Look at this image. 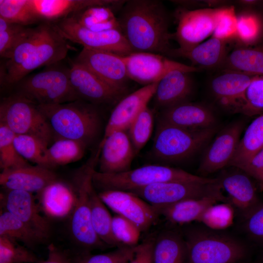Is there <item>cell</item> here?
I'll return each mask as SVG.
<instances>
[{
  "instance_id": "cell-53",
  "label": "cell",
  "mask_w": 263,
  "mask_h": 263,
  "mask_svg": "<svg viewBox=\"0 0 263 263\" xmlns=\"http://www.w3.org/2000/svg\"><path fill=\"white\" fill-rule=\"evenodd\" d=\"M262 262H263V257L262 258Z\"/></svg>"
},
{
  "instance_id": "cell-3",
  "label": "cell",
  "mask_w": 263,
  "mask_h": 263,
  "mask_svg": "<svg viewBox=\"0 0 263 263\" xmlns=\"http://www.w3.org/2000/svg\"><path fill=\"white\" fill-rule=\"evenodd\" d=\"M184 225L188 263H241L249 256L248 245L233 234L203 224Z\"/></svg>"
},
{
  "instance_id": "cell-20",
  "label": "cell",
  "mask_w": 263,
  "mask_h": 263,
  "mask_svg": "<svg viewBox=\"0 0 263 263\" xmlns=\"http://www.w3.org/2000/svg\"><path fill=\"white\" fill-rule=\"evenodd\" d=\"M99 147L98 171L113 174L131 169L135 153L129 136L125 131L112 133L102 139Z\"/></svg>"
},
{
  "instance_id": "cell-45",
  "label": "cell",
  "mask_w": 263,
  "mask_h": 263,
  "mask_svg": "<svg viewBox=\"0 0 263 263\" xmlns=\"http://www.w3.org/2000/svg\"><path fill=\"white\" fill-rule=\"evenodd\" d=\"M234 214L227 203H217L207 210L199 222L211 229L224 230L232 224Z\"/></svg>"
},
{
  "instance_id": "cell-30",
  "label": "cell",
  "mask_w": 263,
  "mask_h": 263,
  "mask_svg": "<svg viewBox=\"0 0 263 263\" xmlns=\"http://www.w3.org/2000/svg\"><path fill=\"white\" fill-rule=\"evenodd\" d=\"M152 263H188L187 245L181 231L167 228L155 235Z\"/></svg>"
},
{
  "instance_id": "cell-13",
  "label": "cell",
  "mask_w": 263,
  "mask_h": 263,
  "mask_svg": "<svg viewBox=\"0 0 263 263\" xmlns=\"http://www.w3.org/2000/svg\"><path fill=\"white\" fill-rule=\"evenodd\" d=\"M124 57L129 78L144 86L159 82L172 71L189 73L199 71L198 67L171 60L156 53L133 52Z\"/></svg>"
},
{
  "instance_id": "cell-28",
  "label": "cell",
  "mask_w": 263,
  "mask_h": 263,
  "mask_svg": "<svg viewBox=\"0 0 263 263\" xmlns=\"http://www.w3.org/2000/svg\"><path fill=\"white\" fill-rule=\"evenodd\" d=\"M193 84L189 73L172 71L158 82L154 95L156 106L163 109L188 101L192 93Z\"/></svg>"
},
{
  "instance_id": "cell-27",
  "label": "cell",
  "mask_w": 263,
  "mask_h": 263,
  "mask_svg": "<svg viewBox=\"0 0 263 263\" xmlns=\"http://www.w3.org/2000/svg\"><path fill=\"white\" fill-rule=\"evenodd\" d=\"M226 197L211 196L183 200L167 206L155 207L160 216L170 224L184 225L199 222L203 215L212 206L220 202L226 203Z\"/></svg>"
},
{
  "instance_id": "cell-46",
  "label": "cell",
  "mask_w": 263,
  "mask_h": 263,
  "mask_svg": "<svg viewBox=\"0 0 263 263\" xmlns=\"http://www.w3.org/2000/svg\"><path fill=\"white\" fill-rule=\"evenodd\" d=\"M112 230L120 246H135L138 244L141 231L133 223L116 214L113 217Z\"/></svg>"
},
{
  "instance_id": "cell-39",
  "label": "cell",
  "mask_w": 263,
  "mask_h": 263,
  "mask_svg": "<svg viewBox=\"0 0 263 263\" xmlns=\"http://www.w3.org/2000/svg\"><path fill=\"white\" fill-rule=\"evenodd\" d=\"M16 134L0 123V167L1 171L29 165L17 151L14 144Z\"/></svg>"
},
{
  "instance_id": "cell-11",
  "label": "cell",
  "mask_w": 263,
  "mask_h": 263,
  "mask_svg": "<svg viewBox=\"0 0 263 263\" xmlns=\"http://www.w3.org/2000/svg\"><path fill=\"white\" fill-rule=\"evenodd\" d=\"M52 23L67 40L79 44L83 48L122 56L133 52L120 30L90 31L81 26L69 16Z\"/></svg>"
},
{
  "instance_id": "cell-40",
  "label": "cell",
  "mask_w": 263,
  "mask_h": 263,
  "mask_svg": "<svg viewBox=\"0 0 263 263\" xmlns=\"http://www.w3.org/2000/svg\"><path fill=\"white\" fill-rule=\"evenodd\" d=\"M263 33V22L256 14L244 12L237 15L236 38L244 46H253Z\"/></svg>"
},
{
  "instance_id": "cell-25",
  "label": "cell",
  "mask_w": 263,
  "mask_h": 263,
  "mask_svg": "<svg viewBox=\"0 0 263 263\" xmlns=\"http://www.w3.org/2000/svg\"><path fill=\"white\" fill-rule=\"evenodd\" d=\"M159 121L185 129L200 130L215 127L216 118L207 106L186 101L163 109Z\"/></svg>"
},
{
  "instance_id": "cell-35",
  "label": "cell",
  "mask_w": 263,
  "mask_h": 263,
  "mask_svg": "<svg viewBox=\"0 0 263 263\" xmlns=\"http://www.w3.org/2000/svg\"><path fill=\"white\" fill-rule=\"evenodd\" d=\"M90 205L92 225L97 237L106 245L120 247L112 233L113 217L99 198L94 186L90 192Z\"/></svg>"
},
{
  "instance_id": "cell-5",
  "label": "cell",
  "mask_w": 263,
  "mask_h": 263,
  "mask_svg": "<svg viewBox=\"0 0 263 263\" xmlns=\"http://www.w3.org/2000/svg\"><path fill=\"white\" fill-rule=\"evenodd\" d=\"M93 183L100 191L116 190L131 191L158 183L187 181L213 183L217 178H210L189 173L182 169L160 165H149L119 173H105L95 170Z\"/></svg>"
},
{
  "instance_id": "cell-29",
  "label": "cell",
  "mask_w": 263,
  "mask_h": 263,
  "mask_svg": "<svg viewBox=\"0 0 263 263\" xmlns=\"http://www.w3.org/2000/svg\"><path fill=\"white\" fill-rule=\"evenodd\" d=\"M227 41L214 37L188 49L171 48L167 56L182 57L205 68L222 66L227 56Z\"/></svg>"
},
{
  "instance_id": "cell-6",
  "label": "cell",
  "mask_w": 263,
  "mask_h": 263,
  "mask_svg": "<svg viewBox=\"0 0 263 263\" xmlns=\"http://www.w3.org/2000/svg\"><path fill=\"white\" fill-rule=\"evenodd\" d=\"M60 62L18 82V94L37 105L61 104L79 100L71 84L69 67Z\"/></svg>"
},
{
  "instance_id": "cell-1",
  "label": "cell",
  "mask_w": 263,
  "mask_h": 263,
  "mask_svg": "<svg viewBox=\"0 0 263 263\" xmlns=\"http://www.w3.org/2000/svg\"><path fill=\"white\" fill-rule=\"evenodd\" d=\"M121 32L133 52L167 55L173 34L162 2L156 0L126 1L117 18Z\"/></svg>"
},
{
  "instance_id": "cell-34",
  "label": "cell",
  "mask_w": 263,
  "mask_h": 263,
  "mask_svg": "<svg viewBox=\"0 0 263 263\" xmlns=\"http://www.w3.org/2000/svg\"><path fill=\"white\" fill-rule=\"evenodd\" d=\"M0 237L20 242L28 248H33L46 239L10 213L1 210Z\"/></svg>"
},
{
  "instance_id": "cell-38",
  "label": "cell",
  "mask_w": 263,
  "mask_h": 263,
  "mask_svg": "<svg viewBox=\"0 0 263 263\" xmlns=\"http://www.w3.org/2000/svg\"><path fill=\"white\" fill-rule=\"evenodd\" d=\"M0 17L10 23L24 26L40 20L30 0H0Z\"/></svg>"
},
{
  "instance_id": "cell-23",
  "label": "cell",
  "mask_w": 263,
  "mask_h": 263,
  "mask_svg": "<svg viewBox=\"0 0 263 263\" xmlns=\"http://www.w3.org/2000/svg\"><path fill=\"white\" fill-rule=\"evenodd\" d=\"M43 214L49 220L70 218L76 199L75 188L58 179L52 182L36 197Z\"/></svg>"
},
{
  "instance_id": "cell-17",
  "label": "cell",
  "mask_w": 263,
  "mask_h": 263,
  "mask_svg": "<svg viewBox=\"0 0 263 263\" xmlns=\"http://www.w3.org/2000/svg\"><path fill=\"white\" fill-rule=\"evenodd\" d=\"M75 61L87 67L114 89L125 93L129 77L124 56L83 48Z\"/></svg>"
},
{
  "instance_id": "cell-18",
  "label": "cell",
  "mask_w": 263,
  "mask_h": 263,
  "mask_svg": "<svg viewBox=\"0 0 263 263\" xmlns=\"http://www.w3.org/2000/svg\"><path fill=\"white\" fill-rule=\"evenodd\" d=\"M0 206L34 229L46 240L51 230L49 219L42 214L33 193L19 190L4 189L0 195Z\"/></svg>"
},
{
  "instance_id": "cell-51",
  "label": "cell",
  "mask_w": 263,
  "mask_h": 263,
  "mask_svg": "<svg viewBox=\"0 0 263 263\" xmlns=\"http://www.w3.org/2000/svg\"><path fill=\"white\" fill-rule=\"evenodd\" d=\"M238 169L256 180L263 188V148Z\"/></svg>"
},
{
  "instance_id": "cell-44",
  "label": "cell",
  "mask_w": 263,
  "mask_h": 263,
  "mask_svg": "<svg viewBox=\"0 0 263 263\" xmlns=\"http://www.w3.org/2000/svg\"><path fill=\"white\" fill-rule=\"evenodd\" d=\"M40 262L25 246L7 238L0 237V263H39Z\"/></svg>"
},
{
  "instance_id": "cell-32",
  "label": "cell",
  "mask_w": 263,
  "mask_h": 263,
  "mask_svg": "<svg viewBox=\"0 0 263 263\" xmlns=\"http://www.w3.org/2000/svg\"><path fill=\"white\" fill-rule=\"evenodd\" d=\"M113 10L108 6L96 5L81 10L69 17L81 26L90 31H121Z\"/></svg>"
},
{
  "instance_id": "cell-9",
  "label": "cell",
  "mask_w": 263,
  "mask_h": 263,
  "mask_svg": "<svg viewBox=\"0 0 263 263\" xmlns=\"http://www.w3.org/2000/svg\"><path fill=\"white\" fill-rule=\"evenodd\" d=\"M0 123L16 134L35 136L48 144L55 135L38 105L18 94L6 97L1 102Z\"/></svg>"
},
{
  "instance_id": "cell-42",
  "label": "cell",
  "mask_w": 263,
  "mask_h": 263,
  "mask_svg": "<svg viewBox=\"0 0 263 263\" xmlns=\"http://www.w3.org/2000/svg\"><path fill=\"white\" fill-rule=\"evenodd\" d=\"M136 246H122L112 251L98 254L80 251L73 258V263H128L133 257Z\"/></svg>"
},
{
  "instance_id": "cell-21",
  "label": "cell",
  "mask_w": 263,
  "mask_h": 263,
  "mask_svg": "<svg viewBox=\"0 0 263 263\" xmlns=\"http://www.w3.org/2000/svg\"><path fill=\"white\" fill-rule=\"evenodd\" d=\"M158 82L144 86L118 101L110 115L103 139L115 132L129 129L153 97Z\"/></svg>"
},
{
  "instance_id": "cell-19",
  "label": "cell",
  "mask_w": 263,
  "mask_h": 263,
  "mask_svg": "<svg viewBox=\"0 0 263 263\" xmlns=\"http://www.w3.org/2000/svg\"><path fill=\"white\" fill-rule=\"evenodd\" d=\"M243 129L241 121L234 122L225 128L207 149L199 172L209 174L228 166L236 152Z\"/></svg>"
},
{
  "instance_id": "cell-41",
  "label": "cell",
  "mask_w": 263,
  "mask_h": 263,
  "mask_svg": "<svg viewBox=\"0 0 263 263\" xmlns=\"http://www.w3.org/2000/svg\"><path fill=\"white\" fill-rule=\"evenodd\" d=\"M153 126V112L147 106L139 113L128 129V135L135 154L140 151L149 140Z\"/></svg>"
},
{
  "instance_id": "cell-47",
  "label": "cell",
  "mask_w": 263,
  "mask_h": 263,
  "mask_svg": "<svg viewBox=\"0 0 263 263\" xmlns=\"http://www.w3.org/2000/svg\"><path fill=\"white\" fill-rule=\"evenodd\" d=\"M237 15L232 6L219 7L212 37L225 41L236 38Z\"/></svg>"
},
{
  "instance_id": "cell-12",
  "label": "cell",
  "mask_w": 263,
  "mask_h": 263,
  "mask_svg": "<svg viewBox=\"0 0 263 263\" xmlns=\"http://www.w3.org/2000/svg\"><path fill=\"white\" fill-rule=\"evenodd\" d=\"M219 7L190 10L181 8L175 13L176 32L173 34L179 48L188 50L212 36Z\"/></svg>"
},
{
  "instance_id": "cell-15",
  "label": "cell",
  "mask_w": 263,
  "mask_h": 263,
  "mask_svg": "<svg viewBox=\"0 0 263 263\" xmlns=\"http://www.w3.org/2000/svg\"><path fill=\"white\" fill-rule=\"evenodd\" d=\"M223 172L217 177L227 193L226 203L243 220L260 206L262 202L252 178L241 169Z\"/></svg>"
},
{
  "instance_id": "cell-4",
  "label": "cell",
  "mask_w": 263,
  "mask_h": 263,
  "mask_svg": "<svg viewBox=\"0 0 263 263\" xmlns=\"http://www.w3.org/2000/svg\"><path fill=\"white\" fill-rule=\"evenodd\" d=\"M38 106L58 138L79 141L87 145L98 133L100 119L94 104L77 100Z\"/></svg>"
},
{
  "instance_id": "cell-31",
  "label": "cell",
  "mask_w": 263,
  "mask_h": 263,
  "mask_svg": "<svg viewBox=\"0 0 263 263\" xmlns=\"http://www.w3.org/2000/svg\"><path fill=\"white\" fill-rule=\"evenodd\" d=\"M222 67L263 76V44L237 47L228 54Z\"/></svg>"
},
{
  "instance_id": "cell-50",
  "label": "cell",
  "mask_w": 263,
  "mask_h": 263,
  "mask_svg": "<svg viewBox=\"0 0 263 263\" xmlns=\"http://www.w3.org/2000/svg\"><path fill=\"white\" fill-rule=\"evenodd\" d=\"M154 235L146 238L135 248L132 258L128 263H152Z\"/></svg>"
},
{
  "instance_id": "cell-16",
  "label": "cell",
  "mask_w": 263,
  "mask_h": 263,
  "mask_svg": "<svg viewBox=\"0 0 263 263\" xmlns=\"http://www.w3.org/2000/svg\"><path fill=\"white\" fill-rule=\"evenodd\" d=\"M69 75L71 85L79 100L94 105L111 104L119 101L124 94L75 60L71 62Z\"/></svg>"
},
{
  "instance_id": "cell-26",
  "label": "cell",
  "mask_w": 263,
  "mask_h": 263,
  "mask_svg": "<svg viewBox=\"0 0 263 263\" xmlns=\"http://www.w3.org/2000/svg\"><path fill=\"white\" fill-rule=\"evenodd\" d=\"M40 20L54 22L86 8L106 5L113 10L122 8L126 0H30Z\"/></svg>"
},
{
  "instance_id": "cell-2",
  "label": "cell",
  "mask_w": 263,
  "mask_h": 263,
  "mask_svg": "<svg viewBox=\"0 0 263 263\" xmlns=\"http://www.w3.org/2000/svg\"><path fill=\"white\" fill-rule=\"evenodd\" d=\"M68 41L52 22L43 21L29 28L7 59L2 79L8 84H17L40 67L60 62L71 49Z\"/></svg>"
},
{
  "instance_id": "cell-8",
  "label": "cell",
  "mask_w": 263,
  "mask_h": 263,
  "mask_svg": "<svg viewBox=\"0 0 263 263\" xmlns=\"http://www.w3.org/2000/svg\"><path fill=\"white\" fill-rule=\"evenodd\" d=\"M99 152L77 174L75 189L76 199L73 211L69 218L71 237L81 249L90 251L106 245L97 237L92 225L90 205L91 190L93 187V174L99 158Z\"/></svg>"
},
{
  "instance_id": "cell-22",
  "label": "cell",
  "mask_w": 263,
  "mask_h": 263,
  "mask_svg": "<svg viewBox=\"0 0 263 263\" xmlns=\"http://www.w3.org/2000/svg\"><path fill=\"white\" fill-rule=\"evenodd\" d=\"M254 76L225 70L223 73L212 80L211 91L223 107L233 113H241L246 90Z\"/></svg>"
},
{
  "instance_id": "cell-52",
  "label": "cell",
  "mask_w": 263,
  "mask_h": 263,
  "mask_svg": "<svg viewBox=\"0 0 263 263\" xmlns=\"http://www.w3.org/2000/svg\"><path fill=\"white\" fill-rule=\"evenodd\" d=\"M39 263H73V260L68 253L51 244L48 246L47 258Z\"/></svg>"
},
{
  "instance_id": "cell-24",
  "label": "cell",
  "mask_w": 263,
  "mask_h": 263,
  "mask_svg": "<svg viewBox=\"0 0 263 263\" xmlns=\"http://www.w3.org/2000/svg\"><path fill=\"white\" fill-rule=\"evenodd\" d=\"M57 179L52 169L29 164L1 171L0 184L4 189L38 193Z\"/></svg>"
},
{
  "instance_id": "cell-48",
  "label": "cell",
  "mask_w": 263,
  "mask_h": 263,
  "mask_svg": "<svg viewBox=\"0 0 263 263\" xmlns=\"http://www.w3.org/2000/svg\"><path fill=\"white\" fill-rule=\"evenodd\" d=\"M241 113L252 116L263 113V76L255 75L245 94Z\"/></svg>"
},
{
  "instance_id": "cell-43",
  "label": "cell",
  "mask_w": 263,
  "mask_h": 263,
  "mask_svg": "<svg viewBox=\"0 0 263 263\" xmlns=\"http://www.w3.org/2000/svg\"><path fill=\"white\" fill-rule=\"evenodd\" d=\"M29 27L10 23L0 17V56L9 59L15 47L26 35Z\"/></svg>"
},
{
  "instance_id": "cell-33",
  "label": "cell",
  "mask_w": 263,
  "mask_h": 263,
  "mask_svg": "<svg viewBox=\"0 0 263 263\" xmlns=\"http://www.w3.org/2000/svg\"><path fill=\"white\" fill-rule=\"evenodd\" d=\"M263 148V113L246 128L228 166L240 168Z\"/></svg>"
},
{
  "instance_id": "cell-37",
  "label": "cell",
  "mask_w": 263,
  "mask_h": 263,
  "mask_svg": "<svg viewBox=\"0 0 263 263\" xmlns=\"http://www.w3.org/2000/svg\"><path fill=\"white\" fill-rule=\"evenodd\" d=\"M14 144L19 154L25 160L48 168L47 152L49 144L45 141L31 135L16 134Z\"/></svg>"
},
{
  "instance_id": "cell-14",
  "label": "cell",
  "mask_w": 263,
  "mask_h": 263,
  "mask_svg": "<svg viewBox=\"0 0 263 263\" xmlns=\"http://www.w3.org/2000/svg\"><path fill=\"white\" fill-rule=\"evenodd\" d=\"M98 195L107 207L133 223L141 232L148 230L158 221L157 209L131 192L107 190L100 191Z\"/></svg>"
},
{
  "instance_id": "cell-49",
  "label": "cell",
  "mask_w": 263,
  "mask_h": 263,
  "mask_svg": "<svg viewBox=\"0 0 263 263\" xmlns=\"http://www.w3.org/2000/svg\"><path fill=\"white\" fill-rule=\"evenodd\" d=\"M242 221L244 231L248 238L263 245V203Z\"/></svg>"
},
{
  "instance_id": "cell-10",
  "label": "cell",
  "mask_w": 263,
  "mask_h": 263,
  "mask_svg": "<svg viewBox=\"0 0 263 263\" xmlns=\"http://www.w3.org/2000/svg\"><path fill=\"white\" fill-rule=\"evenodd\" d=\"M218 181L201 183L169 181L153 184L130 191L155 207L170 205L180 201L211 196L224 195Z\"/></svg>"
},
{
  "instance_id": "cell-36",
  "label": "cell",
  "mask_w": 263,
  "mask_h": 263,
  "mask_svg": "<svg viewBox=\"0 0 263 263\" xmlns=\"http://www.w3.org/2000/svg\"><path fill=\"white\" fill-rule=\"evenodd\" d=\"M86 145L79 141L59 138L48 147L47 161L48 168L77 161L83 156Z\"/></svg>"
},
{
  "instance_id": "cell-7",
  "label": "cell",
  "mask_w": 263,
  "mask_h": 263,
  "mask_svg": "<svg viewBox=\"0 0 263 263\" xmlns=\"http://www.w3.org/2000/svg\"><path fill=\"white\" fill-rule=\"evenodd\" d=\"M216 127L191 130L158 122L151 150L158 160L176 162L194 154L212 137Z\"/></svg>"
}]
</instances>
